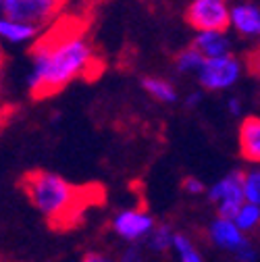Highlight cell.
<instances>
[{
    "mask_svg": "<svg viewBox=\"0 0 260 262\" xmlns=\"http://www.w3.org/2000/svg\"><path fill=\"white\" fill-rule=\"evenodd\" d=\"M244 69H246L244 60L237 58L235 54H229L223 58L204 60L200 71L196 73V79L204 92H225L237 85V81L244 75Z\"/></svg>",
    "mask_w": 260,
    "mask_h": 262,
    "instance_id": "3",
    "label": "cell"
},
{
    "mask_svg": "<svg viewBox=\"0 0 260 262\" xmlns=\"http://www.w3.org/2000/svg\"><path fill=\"white\" fill-rule=\"evenodd\" d=\"M227 113H229L231 117H235V119H242V115H244V104H242V100L237 96H231L229 100H227Z\"/></svg>",
    "mask_w": 260,
    "mask_h": 262,
    "instance_id": "21",
    "label": "cell"
},
{
    "mask_svg": "<svg viewBox=\"0 0 260 262\" xmlns=\"http://www.w3.org/2000/svg\"><path fill=\"white\" fill-rule=\"evenodd\" d=\"M237 140L242 158L252 165H260V117L250 115L242 119Z\"/></svg>",
    "mask_w": 260,
    "mask_h": 262,
    "instance_id": "11",
    "label": "cell"
},
{
    "mask_svg": "<svg viewBox=\"0 0 260 262\" xmlns=\"http://www.w3.org/2000/svg\"><path fill=\"white\" fill-rule=\"evenodd\" d=\"M115 231L125 239H140L154 229V221L144 210H123L113 221Z\"/></svg>",
    "mask_w": 260,
    "mask_h": 262,
    "instance_id": "9",
    "label": "cell"
},
{
    "mask_svg": "<svg viewBox=\"0 0 260 262\" xmlns=\"http://www.w3.org/2000/svg\"><path fill=\"white\" fill-rule=\"evenodd\" d=\"M83 262H111V260L106 256H102V254H88L83 258Z\"/></svg>",
    "mask_w": 260,
    "mask_h": 262,
    "instance_id": "23",
    "label": "cell"
},
{
    "mask_svg": "<svg viewBox=\"0 0 260 262\" xmlns=\"http://www.w3.org/2000/svg\"><path fill=\"white\" fill-rule=\"evenodd\" d=\"M142 88L150 98H154V100H158L162 104H173V102H177V98H179L175 83L165 79V77L148 75V77L142 79Z\"/></svg>",
    "mask_w": 260,
    "mask_h": 262,
    "instance_id": "13",
    "label": "cell"
},
{
    "mask_svg": "<svg viewBox=\"0 0 260 262\" xmlns=\"http://www.w3.org/2000/svg\"><path fill=\"white\" fill-rule=\"evenodd\" d=\"M202 98H204V92H202V90H191V92L185 96V106H187V108H196V106L202 102Z\"/></svg>",
    "mask_w": 260,
    "mask_h": 262,
    "instance_id": "22",
    "label": "cell"
},
{
    "mask_svg": "<svg viewBox=\"0 0 260 262\" xmlns=\"http://www.w3.org/2000/svg\"><path fill=\"white\" fill-rule=\"evenodd\" d=\"M98 69L96 50L81 27L64 21L40 36L31 46L27 90L34 98H46L79 77Z\"/></svg>",
    "mask_w": 260,
    "mask_h": 262,
    "instance_id": "1",
    "label": "cell"
},
{
    "mask_svg": "<svg viewBox=\"0 0 260 262\" xmlns=\"http://www.w3.org/2000/svg\"><path fill=\"white\" fill-rule=\"evenodd\" d=\"M173 246L179 252L181 262H202V258L198 256L196 248L191 246V242L185 235H173Z\"/></svg>",
    "mask_w": 260,
    "mask_h": 262,
    "instance_id": "17",
    "label": "cell"
},
{
    "mask_svg": "<svg viewBox=\"0 0 260 262\" xmlns=\"http://www.w3.org/2000/svg\"><path fill=\"white\" fill-rule=\"evenodd\" d=\"M183 189L191 195H200V193H204V183L196 177H185L183 179Z\"/></svg>",
    "mask_w": 260,
    "mask_h": 262,
    "instance_id": "19",
    "label": "cell"
},
{
    "mask_svg": "<svg viewBox=\"0 0 260 262\" xmlns=\"http://www.w3.org/2000/svg\"><path fill=\"white\" fill-rule=\"evenodd\" d=\"M229 0H189L185 21L198 31H227L229 29Z\"/></svg>",
    "mask_w": 260,
    "mask_h": 262,
    "instance_id": "5",
    "label": "cell"
},
{
    "mask_svg": "<svg viewBox=\"0 0 260 262\" xmlns=\"http://www.w3.org/2000/svg\"><path fill=\"white\" fill-rule=\"evenodd\" d=\"M40 36H42L40 27L0 15V42H7V44H13V46H21V44L36 42Z\"/></svg>",
    "mask_w": 260,
    "mask_h": 262,
    "instance_id": "12",
    "label": "cell"
},
{
    "mask_svg": "<svg viewBox=\"0 0 260 262\" xmlns=\"http://www.w3.org/2000/svg\"><path fill=\"white\" fill-rule=\"evenodd\" d=\"M3 3H5V0H0V15H3Z\"/></svg>",
    "mask_w": 260,
    "mask_h": 262,
    "instance_id": "26",
    "label": "cell"
},
{
    "mask_svg": "<svg viewBox=\"0 0 260 262\" xmlns=\"http://www.w3.org/2000/svg\"><path fill=\"white\" fill-rule=\"evenodd\" d=\"M242 189H244V202L260 206V169H252L244 173Z\"/></svg>",
    "mask_w": 260,
    "mask_h": 262,
    "instance_id": "16",
    "label": "cell"
},
{
    "mask_svg": "<svg viewBox=\"0 0 260 262\" xmlns=\"http://www.w3.org/2000/svg\"><path fill=\"white\" fill-rule=\"evenodd\" d=\"M64 3L67 0H5L3 15L44 29L60 15Z\"/></svg>",
    "mask_w": 260,
    "mask_h": 262,
    "instance_id": "4",
    "label": "cell"
},
{
    "mask_svg": "<svg viewBox=\"0 0 260 262\" xmlns=\"http://www.w3.org/2000/svg\"><path fill=\"white\" fill-rule=\"evenodd\" d=\"M242 183H244V173L242 171H231V173H227L223 179H219L214 185H210L208 200L212 204H216V210H219L221 219L233 221L235 212L244 204Z\"/></svg>",
    "mask_w": 260,
    "mask_h": 262,
    "instance_id": "6",
    "label": "cell"
},
{
    "mask_svg": "<svg viewBox=\"0 0 260 262\" xmlns=\"http://www.w3.org/2000/svg\"><path fill=\"white\" fill-rule=\"evenodd\" d=\"M3 69H5V58H3V52H0V79H3Z\"/></svg>",
    "mask_w": 260,
    "mask_h": 262,
    "instance_id": "25",
    "label": "cell"
},
{
    "mask_svg": "<svg viewBox=\"0 0 260 262\" xmlns=\"http://www.w3.org/2000/svg\"><path fill=\"white\" fill-rule=\"evenodd\" d=\"M21 187L52 227H73L85 208L98 198H92L88 187H79L50 171H31L21 179Z\"/></svg>",
    "mask_w": 260,
    "mask_h": 262,
    "instance_id": "2",
    "label": "cell"
},
{
    "mask_svg": "<svg viewBox=\"0 0 260 262\" xmlns=\"http://www.w3.org/2000/svg\"><path fill=\"white\" fill-rule=\"evenodd\" d=\"M246 67L250 69V73H254L256 77H260V46L250 52V56L246 60Z\"/></svg>",
    "mask_w": 260,
    "mask_h": 262,
    "instance_id": "20",
    "label": "cell"
},
{
    "mask_svg": "<svg viewBox=\"0 0 260 262\" xmlns=\"http://www.w3.org/2000/svg\"><path fill=\"white\" fill-rule=\"evenodd\" d=\"M233 225L240 229V231H254V229L260 225V206L244 202L233 216Z\"/></svg>",
    "mask_w": 260,
    "mask_h": 262,
    "instance_id": "15",
    "label": "cell"
},
{
    "mask_svg": "<svg viewBox=\"0 0 260 262\" xmlns=\"http://www.w3.org/2000/svg\"><path fill=\"white\" fill-rule=\"evenodd\" d=\"M229 27L244 40H260V7L250 0H235L229 7Z\"/></svg>",
    "mask_w": 260,
    "mask_h": 262,
    "instance_id": "8",
    "label": "cell"
},
{
    "mask_svg": "<svg viewBox=\"0 0 260 262\" xmlns=\"http://www.w3.org/2000/svg\"><path fill=\"white\" fill-rule=\"evenodd\" d=\"M210 237L219 248L233 252L242 262H252L254 260V252H252L248 239L233 225V221H227V219H221V216L214 219L210 223Z\"/></svg>",
    "mask_w": 260,
    "mask_h": 262,
    "instance_id": "7",
    "label": "cell"
},
{
    "mask_svg": "<svg viewBox=\"0 0 260 262\" xmlns=\"http://www.w3.org/2000/svg\"><path fill=\"white\" fill-rule=\"evenodd\" d=\"M152 248H156V250H167V248H171V244H173V235H171V229L167 227V225H160V227H156L154 229V233H152Z\"/></svg>",
    "mask_w": 260,
    "mask_h": 262,
    "instance_id": "18",
    "label": "cell"
},
{
    "mask_svg": "<svg viewBox=\"0 0 260 262\" xmlns=\"http://www.w3.org/2000/svg\"><path fill=\"white\" fill-rule=\"evenodd\" d=\"M202 64H204V58H202V54L193 46L183 48L175 56V71L181 73V75H196Z\"/></svg>",
    "mask_w": 260,
    "mask_h": 262,
    "instance_id": "14",
    "label": "cell"
},
{
    "mask_svg": "<svg viewBox=\"0 0 260 262\" xmlns=\"http://www.w3.org/2000/svg\"><path fill=\"white\" fill-rule=\"evenodd\" d=\"M136 260H138V254L136 252H127V256H125L123 262H136Z\"/></svg>",
    "mask_w": 260,
    "mask_h": 262,
    "instance_id": "24",
    "label": "cell"
},
{
    "mask_svg": "<svg viewBox=\"0 0 260 262\" xmlns=\"http://www.w3.org/2000/svg\"><path fill=\"white\" fill-rule=\"evenodd\" d=\"M191 46L202 54L204 60L233 54V40L227 31H198Z\"/></svg>",
    "mask_w": 260,
    "mask_h": 262,
    "instance_id": "10",
    "label": "cell"
}]
</instances>
